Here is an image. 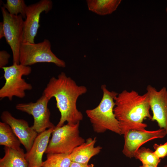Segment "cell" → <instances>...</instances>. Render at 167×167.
Wrapping results in <instances>:
<instances>
[{
  "instance_id": "6da1fadb",
  "label": "cell",
  "mask_w": 167,
  "mask_h": 167,
  "mask_svg": "<svg viewBox=\"0 0 167 167\" xmlns=\"http://www.w3.org/2000/svg\"><path fill=\"white\" fill-rule=\"evenodd\" d=\"M87 91L85 86L78 85L64 72L57 78L52 77L50 79L43 94L49 100L53 97L56 100V107L61 114L56 127L62 126L65 122L69 125L76 124L83 120V115L78 109L76 103L79 97Z\"/></svg>"
},
{
  "instance_id": "7a4b0ae2",
  "label": "cell",
  "mask_w": 167,
  "mask_h": 167,
  "mask_svg": "<svg viewBox=\"0 0 167 167\" xmlns=\"http://www.w3.org/2000/svg\"><path fill=\"white\" fill-rule=\"evenodd\" d=\"M114 101V113L119 122L121 135L131 130H145L147 125L144 120H151L152 117L147 92L140 95L134 90H124L118 94Z\"/></svg>"
},
{
  "instance_id": "3957f363",
  "label": "cell",
  "mask_w": 167,
  "mask_h": 167,
  "mask_svg": "<svg viewBox=\"0 0 167 167\" xmlns=\"http://www.w3.org/2000/svg\"><path fill=\"white\" fill-rule=\"evenodd\" d=\"M101 88L103 96L100 103L95 108L86 110V115L95 132L101 133L109 130L121 135L119 122L113 111L114 98L118 93L109 91L105 84L102 85Z\"/></svg>"
},
{
  "instance_id": "277c9868",
  "label": "cell",
  "mask_w": 167,
  "mask_h": 167,
  "mask_svg": "<svg viewBox=\"0 0 167 167\" xmlns=\"http://www.w3.org/2000/svg\"><path fill=\"white\" fill-rule=\"evenodd\" d=\"M5 82L0 89V98H7L10 101L14 96L23 98L26 96L25 91L32 88V85L22 78L31 74V67L20 64L13 63L12 65L2 68Z\"/></svg>"
},
{
  "instance_id": "5b68a950",
  "label": "cell",
  "mask_w": 167,
  "mask_h": 167,
  "mask_svg": "<svg viewBox=\"0 0 167 167\" xmlns=\"http://www.w3.org/2000/svg\"><path fill=\"white\" fill-rule=\"evenodd\" d=\"M79 122L67 124L60 127L55 126L45 153L70 154L85 141L79 135Z\"/></svg>"
},
{
  "instance_id": "8992f818",
  "label": "cell",
  "mask_w": 167,
  "mask_h": 167,
  "mask_svg": "<svg viewBox=\"0 0 167 167\" xmlns=\"http://www.w3.org/2000/svg\"><path fill=\"white\" fill-rule=\"evenodd\" d=\"M39 62L52 63L61 67L66 66L65 62L52 52L51 44L48 39H45L37 43H23L20 50V64L29 66Z\"/></svg>"
},
{
  "instance_id": "52a82bcc",
  "label": "cell",
  "mask_w": 167,
  "mask_h": 167,
  "mask_svg": "<svg viewBox=\"0 0 167 167\" xmlns=\"http://www.w3.org/2000/svg\"><path fill=\"white\" fill-rule=\"evenodd\" d=\"M1 10L4 37L12 51L13 63L19 64L20 50L23 40V18L20 14H10L3 6L1 7Z\"/></svg>"
},
{
  "instance_id": "ba28073f",
  "label": "cell",
  "mask_w": 167,
  "mask_h": 167,
  "mask_svg": "<svg viewBox=\"0 0 167 167\" xmlns=\"http://www.w3.org/2000/svg\"><path fill=\"white\" fill-rule=\"evenodd\" d=\"M49 100L42 94L35 102L20 103L15 106L17 109L33 116L34 122L32 127L37 133L45 131L47 128L55 127L50 120V113L48 107Z\"/></svg>"
},
{
  "instance_id": "9c48e42d",
  "label": "cell",
  "mask_w": 167,
  "mask_h": 167,
  "mask_svg": "<svg viewBox=\"0 0 167 167\" xmlns=\"http://www.w3.org/2000/svg\"><path fill=\"white\" fill-rule=\"evenodd\" d=\"M53 7L50 0H41L27 6L26 17L24 21L23 43H34V38L40 27L41 14L48 13Z\"/></svg>"
},
{
  "instance_id": "30bf717a",
  "label": "cell",
  "mask_w": 167,
  "mask_h": 167,
  "mask_svg": "<svg viewBox=\"0 0 167 167\" xmlns=\"http://www.w3.org/2000/svg\"><path fill=\"white\" fill-rule=\"evenodd\" d=\"M167 135L165 129L155 131L131 130L124 135V143L122 152L126 157H134L136 151L143 144L153 139L163 138Z\"/></svg>"
},
{
  "instance_id": "8fae6325",
  "label": "cell",
  "mask_w": 167,
  "mask_h": 167,
  "mask_svg": "<svg viewBox=\"0 0 167 167\" xmlns=\"http://www.w3.org/2000/svg\"><path fill=\"white\" fill-rule=\"evenodd\" d=\"M146 89L152 113L151 120L156 121L160 128L165 129L167 135V89L163 87L158 91L148 85Z\"/></svg>"
},
{
  "instance_id": "7c38bea8",
  "label": "cell",
  "mask_w": 167,
  "mask_h": 167,
  "mask_svg": "<svg viewBox=\"0 0 167 167\" xmlns=\"http://www.w3.org/2000/svg\"><path fill=\"white\" fill-rule=\"evenodd\" d=\"M1 118L2 122L10 126L27 152H28L37 135V133L32 126H29L26 121L15 118L8 111H4L2 113Z\"/></svg>"
},
{
  "instance_id": "4fadbf2b",
  "label": "cell",
  "mask_w": 167,
  "mask_h": 167,
  "mask_svg": "<svg viewBox=\"0 0 167 167\" xmlns=\"http://www.w3.org/2000/svg\"><path fill=\"white\" fill-rule=\"evenodd\" d=\"M54 128H51L38 134L30 149L25 153L29 167H42V157L47 148L49 139Z\"/></svg>"
},
{
  "instance_id": "5bb4252c",
  "label": "cell",
  "mask_w": 167,
  "mask_h": 167,
  "mask_svg": "<svg viewBox=\"0 0 167 167\" xmlns=\"http://www.w3.org/2000/svg\"><path fill=\"white\" fill-rule=\"evenodd\" d=\"M96 141V137L89 138L84 143L75 148L69 154L71 161L88 164L91 158L99 153L102 148L99 146L95 147Z\"/></svg>"
},
{
  "instance_id": "9a60e30c",
  "label": "cell",
  "mask_w": 167,
  "mask_h": 167,
  "mask_svg": "<svg viewBox=\"0 0 167 167\" xmlns=\"http://www.w3.org/2000/svg\"><path fill=\"white\" fill-rule=\"evenodd\" d=\"M5 155L0 159V167H29L25 153L5 147Z\"/></svg>"
},
{
  "instance_id": "2e32d148",
  "label": "cell",
  "mask_w": 167,
  "mask_h": 167,
  "mask_svg": "<svg viewBox=\"0 0 167 167\" xmlns=\"http://www.w3.org/2000/svg\"><path fill=\"white\" fill-rule=\"evenodd\" d=\"M121 2V0H86L89 10L101 15L112 14L116 10Z\"/></svg>"
},
{
  "instance_id": "e0dca14e",
  "label": "cell",
  "mask_w": 167,
  "mask_h": 167,
  "mask_svg": "<svg viewBox=\"0 0 167 167\" xmlns=\"http://www.w3.org/2000/svg\"><path fill=\"white\" fill-rule=\"evenodd\" d=\"M21 143L7 124L0 122V145L24 152L20 147Z\"/></svg>"
},
{
  "instance_id": "ac0fdd59",
  "label": "cell",
  "mask_w": 167,
  "mask_h": 167,
  "mask_svg": "<svg viewBox=\"0 0 167 167\" xmlns=\"http://www.w3.org/2000/svg\"><path fill=\"white\" fill-rule=\"evenodd\" d=\"M71 162L69 154H48L42 167H70Z\"/></svg>"
},
{
  "instance_id": "d6986e66",
  "label": "cell",
  "mask_w": 167,
  "mask_h": 167,
  "mask_svg": "<svg viewBox=\"0 0 167 167\" xmlns=\"http://www.w3.org/2000/svg\"><path fill=\"white\" fill-rule=\"evenodd\" d=\"M134 157L139 160L142 164L153 165L157 167L161 161L154 151L145 147L140 148L136 152Z\"/></svg>"
},
{
  "instance_id": "ffe728a7",
  "label": "cell",
  "mask_w": 167,
  "mask_h": 167,
  "mask_svg": "<svg viewBox=\"0 0 167 167\" xmlns=\"http://www.w3.org/2000/svg\"><path fill=\"white\" fill-rule=\"evenodd\" d=\"M27 6L24 0H6L3 7L11 15H21L23 18L26 17V10Z\"/></svg>"
},
{
  "instance_id": "44dd1931",
  "label": "cell",
  "mask_w": 167,
  "mask_h": 167,
  "mask_svg": "<svg viewBox=\"0 0 167 167\" xmlns=\"http://www.w3.org/2000/svg\"><path fill=\"white\" fill-rule=\"evenodd\" d=\"M154 152L159 158H164L167 156V142L163 144L155 143L153 145Z\"/></svg>"
},
{
  "instance_id": "7402d4cb",
  "label": "cell",
  "mask_w": 167,
  "mask_h": 167,
  "mask_svg": "<svg viewBox=\"0 0 167 167\" xmlns=\"http://www.w3.org/2000/svg\"><path fill=\"white\" fill-rule=\"evenodd\" d=\"M10 55L5 50L0 51V68L2 69L6 66L9 62Z\"/></svg>"
},
{
  "instance_id": "603a6c76",
  "label": "cell",
  "mask_w": 167,
  "mask_h": 167,
  "mask_svg": "<svg viewBox=\"0 0 167 167\" xmlns=\"http://www.w3.org/2000/svg\"><path fill=\"white\" fill-rule=\"evenodd\" d=\"M70 167H94V165L92 164H84L72 161Z\"/></svg>"
},
{
  "instance_id": "cb8c5ba5",
  "label": "cell",
  "mask_w": 167,
  "mask_h": 167,
  "mask_svg": "<svg viewBox=\"0 0 167 167\" xmlns=\"http://www.w3.org/2000/svg\"><path fill=\"white\" fill-rule=\"evenodd\" d=\"M4 37V33L3 28V24L2 22L0 23V39Z\"/></svg>"
},
{
  "instance_id": "d4e9b609",
  "label": "cell",
  "mask_w": 167,
  "mask_h": 167,
  "mask_svg": "<svg viewBox=\"0 0 167 167\" xmlns=\"http://www.w3.org/2000/svg\"><path fill=\"white\" fill-rule=\"evenodd\" d=\"M139 167H157L154 165L148 164H142V165Z\"/></svg>"
},
{
  "instance_id": "484cf974",
  "label": "cell",
  "mask_w": 167,
  "mask_h": 167,
  "mask_svg": "<svg viewBox=\"0 0 167 167\" xmlns=\"http://www.w3.org/2000/svg\"><path fill=\"white\" fill-rule=\"evenodd\" d=\"M166 11L167 14V5L166 8Z\"/></svg>"
},
{
  "instance_id": "4316f807",
  "label": "cell",
  "mask_w": 167,
  "mask_h": 167,
  "mask_svg": "<svg viewBox=\"0 0 167 167\" xmlns=\"http://www.w3.org/2000/svg\"><path fill=\"white\" fill-rule=\"evenodd\" d=\"M163 167H167V164L164 166Z\"/></svg>"
}]
</instances>
